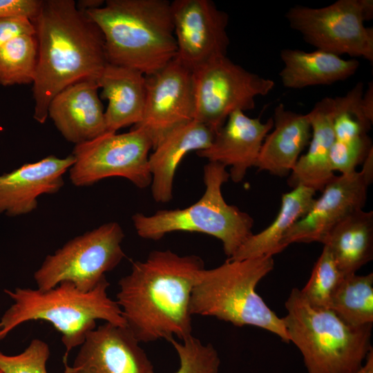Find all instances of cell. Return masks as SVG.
Segmentation results:
<instances>
[{"instance_id": "cell-1", "label": "cell", "mask_w": 373, "mask_h": 373, "mask_svg": "<svg viewBox=\"0 0 373 373\" xmlns=\"http://www.w3.org/2000/svg\"><path fill=\"white\" fill-rule=\"evenodd\" d=\"M204 268L199 256L169 249L153 251L144 260L133 262L130 273L118 282L115 300L140 343L192 335L191 296Z\"/></svg>"}, {"instance_id": "cell-2", "label": "cell", "mask_w": 373, "mask_h": 373, "mask_svg": "<svg viewBox=\"0 0 373 373\" xmlns=\"http://www.w3.org/2000/svg\"><path fill=\"white\" fill-rule=\"evenodd\" d=\"M32 22L38 45L33 117L44 124L57 93L79 81L97 82L108 63L102 31L73 0H43Z\"/></svg>"}, {"instance_id": "cell-3", "label": "cell", "mask_w": 373, "mask_h": 373, "mask_svg": "<svg viewBox=\"0 0 373 373\" xmlns=\"http://www.w3.org/2000/svg\"><path fill=\"white\" fill-rule=\"evenodd\" d=\"M84 12L102 32L110 64L149 75L177 56L167 0H107Z\"/></svg>"}, {"instance_id": "cell-4", "label": "cell", "mask_w": 373, "mask_h": 373, "mask_svg": "<svg viewBox=\"0 0 373 373\" xmlns=\"http://www.w3.org/2000/svg\"><path fill=\"white\" fill-rule=\"evenodd\" d=\"M106 278L93 289L85 292L69 281H63L47 290L16 287L4 289L12 300L0 319V341L17 327L32 321L50 323L61 334L66 348L64 366L70 351L79 347L87 334L96 327V321L126 326L116 300L107 294Z\"/></svg>"}, {"instance_id": "cell-5", "label": "cell", "mask_w": 373, "mask_h": 373, "mask_svg": "<svg viewBox=\"0 0 373 373\" xmlns=\"http://www.w3.org/2000/svg\"><path fill=\"white\" fill-rule=\"evenodd\" d=\"M273 256L228 259L220 266L201 269L192 289V316H212L237 327L255 326L289 343L283 318L257 294L260 281L272 271Z\"/></svg>"}, {"instance_id": "cell-6", "label": "cell", "mask_w": 373, "mask_h": 373, "mask_svg": "<svg viewBox=\"0 0 373 373\" xmlns=\"http://www.w3.org/2000/svg\"><path fill=\"white\" fill-rule=\"evenodd\" d=\"M283 321L289 342L301 352L308 373H354L372 350V324L352 326L332 309L311 305L292 289Z\"/></svg>"}, {"instance_id": "cell-7", "label": "cell", "mask_w": 373, "mask_h": 373, "mask_svg": "<svg viewBox=\"0 0 373 373\" xmlns=\"http://www.w3.org/2000/svg\"><path fill=\"white\" fill-rule=\"evenodd\" d=\"M226 166L209 162L203 169L205 191L194 204L184 209L159 210L152 215L136 213L132 221L138 236L158 240L174 231L205 233L220 240L228 258L251 236L254 219L224 200L222 187L229 178Z\"/></svg>"}, {"instance_id": "cell-8", "label": "cell", "mask_w": 373, "mask_h": 373, "mask_svg": "<svg viewBox=\"0 0 373 373\" xmlns=\"http://www.w3.org/2000/svg\"><path fill=\"white\" fill-rule=\"evenodd\" d=\"M124 238L119 224L110 222L70 240L35 271L37 288L47 290L69 281L82 291L93 289L124 258Z\"/></svg>"}, {"instance_id": "cell-9", "label": "cell", "mask_w": 373, "mask_h": 373, "mask_svg": "<svg viewBox=\"0 0 373 373\" xmlns=\"http://www.w3.org/2000/svg\"><path fill=\"white\" fill-rule=\"evenodd\" d=\"M289 26L317 50L373 61L372 0H338L322 8L296 6L285 14Z\"/></svg>"}, {"instance_id": "cell-10", "label": "cell", "mask_w": 373, "mask_h": 373, "mask_svg": "<svg viewBox=\"0 0 373 373\" xmlns=\"http://www.w3.org/2000/svg\"><path fill=\"white\" fill-rule=\"evenodd\" d=\"M193 120L215 133L236 111L255 108V98L268 95L272 79L251 73L222 56L192 70Z\"/></svg>"}, {"instance_id": "cell-11", "label": "cell", "mask_w": 373, "mask_h": 373, "mask_svg": "<svg viewBox=\"0 0 373 373\" xmlns=\"http://www.w3.org/2000/svg\"><path fill=\"white\" fill-rule=\"evenodd\" d=\"M151 140L140 128L133 127L124 133L106 132L88 142L75 146V162L70 168L71 182L88 186L106 178L122 177L135 186L151 185L149 166Z\"/></svg>"}, {"instance_id": "cell-12", "label": "cell", "mask_w": 373, "mask_h": 373, "mask_svg": "<svg viewBox=\"0 0 373 373\" xmlns=\"http://www.w3.org/2000/svg\"><path fill=\"white\" fill-rule=\"evenodd\" d=\"M373 180V150L361 171L335 175L315 198L305 215L285 235L282 247L292 243L323 244L332 229L350 214L363 209L367 188Z\"/></svg>"}, {"instance_id": "cell-13", "label": "cell", "mask_w": 373, "mask_h": 373, "mask_svg": "<svg viewBox=\"0 0 373 373\" xmlns=\"http://www.w3.org/2000/svg\"><path fill=\"white\" fill-rule=\"evenodd\" d=\"M145 78L143 115L133 127L146 132L154 149L171 130L193 120L192 70L175 57Z\"/></svg>"}, {"instance_id": "cell-14", "label": "cell", "mask_w": 373, "mask_h": 373, "mask_svg": "<svg viewBox=\"0 0 373 373\" xmlns=\"http://www.w3.org/2000/svg\"><path fill=\"white\" fill-rule=\"evenodd\" d=\"M176 57L191 70L215 58L227 56L230 40L229 16L211 0L171 2Z\"/></svg>"}, {"instance_id": "cell-15", "label": "cell", "mask_w": 373, "mask_h": 373, "mask_svg": "<svg viewBox=\"0 0 373 373\" xmlns=\"http://www.w3.org/2000/svg\"><path fill=\"white\" fill-rule=\"evenodd\" d=\"M140 344L126 326L106 322L87 334L64 373H155Z\"/></svg>"}, {"instance_id": "cell-16", "label": "cell", "mask_w": 373, "mask_h": 373, "mask_svg": "<svg viewBox=\"0 0 373 373\" xmlns=\"http://www.w3.org/2000/svg\"><path fill=\"white\" fill-rule=\"evenodd\" d=\"M74 162L72 154L51 155L0 175V215L15 217L33 211L41 195L55 193L63 187L64 175Z\"/></svg>"}, {"instance_id": "cell-17", "label": "cell", "mask_w": 373, "mask_h": 373, "mask_svg": "<svg viewBox=\"0 0 373 373\" xmlns=\"http://www.w3.org/2000/svg\"><path fill=\"white\" fill-rule=\"evenodd\" d=\"M273 128V117L262 122L260 117L252 118L236 111L215 133L210 146L195 152L196 155L229 166V178L240 182L247 170L255 166L263 141Z\"/></svg>"}, {"instance_id": "cell-18", "label": "cell", "mask_w": 373, "mask_h": 373, "mask_svg": "<svg viewBox=\"0 0 373 373\" xmlns=\"http://www.w3.org/2000/svg\"><path fill=\"white\" fill-rule=\"evenodd\" d=\"M95 80L69 85L50 102L48 115L62 136L75 145L107 132L104 111Z\"/></svg>"}, {"instance_id": "cell-19", "label": "cell", "mask_w": 373, "mask_h": 373, "mask_svg": "<svg viewBox=\"0 0 373 373\" xmlns=\"http://www.w3.org/2000/svg\"><path fill=\"white\" fill-rule=\"evenodd\" d=\"M215 132L205 124L191 120L169 132L149 156L151 193L156 202L167 203L173 198V180L182 158L189 152L206 149Z\"/></svg>"}, {"instance_id": "cell-20", "label": "cell", "mask_w": 373, "mask_h": 373, "mask_svg": "<svg viewBox=\"0 0 373 373\" xmlns=\"http://www.w3.org/2000/svg\"><path fill=\"white\" fill-rule=\"evenodd\" d=\"M307 114L312 128L308 150L298 158L287 183L292 188L303 186L322 191L335 176L329 164V153L335 140V97L323 98Z\"/></svg>"}, {"instance_id": "cell-21", "label": "cell", "mask_w": 373, "mask_h": 373, "mask_svg": "<svg viewBox=\"0 0 373 373\" xmlns=\"http://www.w3.org/2000/svg\"><path fill=\"white\" fill-rule=\"evenodd\" d=\"M274 127L265 137L255 166L259 171L285 177L294 168L300 154L309 145L312 128L308 114L285 108L279 104L274 108Z\"/></svg>"}, {"instance_id": "cell-22", "label": "cell", "mask_w": 373, "mask_h": 373, "mask_svg": "<svg viewBox=\"0 0 373 373\" xmlns=\"http://www.w3.org/2000/svg\"><path fill=\"white\" fill-rule=\"evenodd\" d=\"M97 83L101 97L108 101L104 111L107 132L137 124L146 100V78L133 68L108 64Z\"/></svg>"}, {"instance_id": "cell-23", "label": "cell", "mask_w": 373, "mask_h": 373, "mask_svg": "<svg viewBox=\"0 0 373 373\" xmlns=\"http://www.w3.org/2000/svg\"><path fill=\"white\" fill-rule=\"evenodd\" d=\"M280 55L284 67L279 77L283 86L291 89L344 81L352 76L360 66L355 58L344 59L320 50L305 52L286 48Z\"/></svg>"}, {"instance_id": "cell-24", "label": "cell", "mask_w": 373, "mask_h": 373, "mask_svg": "<svg viewBox=\"0 0 373 373\" xmlns=\"http://www.w3.org/2000/svg\"><path fill=\"white\" fill-rule=\"evenodd\" d=\"M323 245L345 276L356 274L373 258V211L350 214L332 229Z\"/></svg>"}, {"instance_id": "cell-25", "label": "cell", "mask_w": 373, "mask_h": 373, "mask_svg": "<svg viewBox=\"0 0 373 373\" xmlns=\"http://www.w3.org/2000/svg\"><path fill=\"white\" fill-rule=\"evenodd\" d=\"M314 189L298 186L281 197V204L275 220L264 230L250 236L235 254L228 258L243 260L271 256L284 250L282 240L292 226L303 217L315 199Z\"/></svg>"}, {"instance_id": "cell-26", "label": "cell", "mask_w": 373, "mask_h": 373, "mask_svg": "<svg viewBox=\"0 0 373 373\" xmlns=\"http://www.w3.org/2000/svg\"><path fill=\"white\" fill-rule=\"evenodd\" d=\"M352 326L373 323V274L345 276L334 291L329 307Z\"/></svg>"}, {"instance_id": "cell-27", "label": "cell", "mask_w": 373, "mask_h": 373, "mask_svg": "<svg viewBox=\"0 0 373 373\" xmlns=\"http://www.w3.org/2000/svg\"><path fill=\"white\" fill-rule=\"evenodd\" d=\"M38 45L35 35L19 36L0 47V84H28L35 77Z\"/></svg>"}, {"instance_id": "cell-28", "label": "cell", "mask_w": 373, "mask_h": 373, "mask_svg": "<svg viewBox=\"0 0 373 373\" xmlns=\"http://www.w3.org/2000/svg\"><path fill=\"white\" fill-rule=\"evenodd\" d=\"M344 277L329 249L324 245L308 282L300 289V293L311 305L329 309L333 294Z\"/></svg>"}, {"instance_id": "cell-29", "label": "cell", "mask_w": 373, "mask_h": 373, "mask_svg": "<svg viewBox=\"0 0 373 373\" xmlns=\"http://www.w3.org/2000/svg\"><path fill=\"white\" fill-rule=\"evenodd\" d=\"M179 358L175 373H218L220 359L216 349L210 343H203L191 335L182 340L169 341Z\"/></svg>"}, {"instance_id": "cell-30", "label": "cell", "mask_w": 373, "mask_h": 373, "mask_svg": "<svg viewBox=\"0 0 373 373\" xmlns=\"http://www.w3.org/2000/svg\"><path fill=\"white\" fill-rule=\"evenodd\" d=\"M49 356L48 343L35 338L18 354L7 355L0 350V370L3 373H48L46 363Z\"/></svg>"}, {"instance_id": "cell-31", "label": "cell", "mask_w": 373, "mask_h": 373, "mask_svg": "<svg viewBox=\"0 0 373 373\" xmlns=\"http://www.w3.org/2000/svg\"><path fill=\"white\" fill-rule=\"evenodd\" d=\"M372 150V142L367 133L349 141L334 140L329 153L330 167L341 174L352 173Z\"/></svg>"}, {"instance_id": "cell-32", "label": "cell", "mask_w": 373, "mask_h": 373, "mask_svg": "<svg viewBox=\"0 0 373 373\" xmlns=\"http://www.w3.org/2000/svg\"><path fill=\"white\" fill-rule=\"evenodd\" d=\"M43 0H0V19L23 17L33 21L39 15Z\"/></svg>"}, {"instance_id": "cell-33", "label": "cell", "mask_w": 373, "mask_h": 373, "mask_svg": "<svg viewBox=\"0 0 373 373\" xmlns=\"http://www.w3.org/2000/svg\"><path fill=\"white\" fill-rule=\"evenodd\" d=\"M23 35H35V26L30 19L23 17L0 19V47Z\"/></svg>"}, {"instance_id": "cell-34", "label": "cell", "mask_w": 373, "mask_h": 373, "mask_svg": "<svg viewBox=\"0 0 373 373\" xmlns=\"http://www.w3.org/2000/svg\"><path fill=\"white\" fill-rule=\"evenodd\" d=\"M362 106L367 117L373 122V84L369 83L362 97Z\"/></svg>"}, {"instance_id": "cell-35", "label": "cell", "mask_w": 373, "mask_h": 373, "mask_svg": "<svg viewBox=\"0 0 373 373\" xmlns=\"http://www.w3.org/2000/svg\"><path fill=\"white\" fill-rule=\"evenodd\" d=\"M105 1L102 0H82L76 3L77 7L83 12L102 7Z\"/></svg>"}, {"instance_id": "cell-36", "label": "cell", "mask_w": 373, "mask_h": 373, "mask_svg": "<svg viewBox=\"0 0 373 373\" xmlns=\"http://www.w3.org/2000/svg\"><path fill=\"white\" fill-rule=\"evenodd\" d=\"M354 373H373V349L367 354L361 367Z\"/></svg>"}, {"instance_id": "cell-37", "label": "cell", "mask_w": 373, "mask_h": 373, "mask_svg": "<svg viewBox=\"0 0 373 373\" xmlns=\"http://www.w3.org/2000/svg\"><path fill=\"white\" fill-rule=\"evenodd\" d=\"M0 373H3V372L0 370Z\"/></svg>"}]
</instances>
